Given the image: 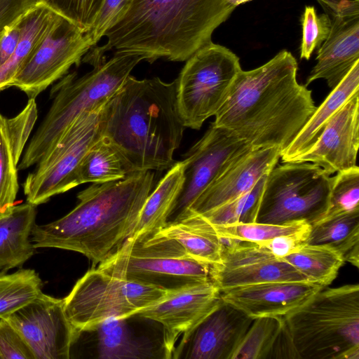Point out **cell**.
<instances>
[{
	"label": "cell",
	"mask_w": 359,
	"mask_h": 359,
	"mask_svg": "<svg viewBox=\"0 0 359 359\" xmlns=\"http://www.w3.org/2000/svg\"><path fill=\"white\" fill-rule=\"evenodd\" d=\"M297 62L286 50L236 76L212 126L252 149L291 143L315 111L311 90L297 79Z\"/></svg>",
	"instance_id": "1"
},
{
	"label": "cell",
	"mask_w": 359,
	"mask_h": 359,
	"mask_svg": "<svg viewBox=\"0 0 359 359\" xmlns=\"http://www.w3.org/2000/svg\"><path fill=\"white\" fill-rule=\"evenodd\" d=\"M235 8L225 0H130L105 32L107 43L92 48L83 60L95 66L114 49L143 55L150 62L185 61L211 42L215 29Z\"/></svg>",
	"instance_id": "2"
},
{
	"label": "cell",
	"mask_w": 359,
	"mask_h": 359,
	"mask_svg": "<svg viewBox=\"0 0 359 359\" xmlns=\"http://www.w3.org/2000/svg\"><path fill=\"white\" fill-rule=\"evenodd\" d=\"M154 171L134 172L121 180L93 184L77 195L76 206L62 217L35 224L36 248H58L87 257L95 266L132 236L153 189Z\"/></svg>",
	"instance_id": "3"
},
{
	"label": "cell",
	"mask_w": 359,
	"mask_h": 359,
	"mask_svg": "<svg viewBox=\"0 0 359 359\" xmlns=\"http://www.w3.org/2000/svg\"><path fill=\"white\" fill-rule=\"evenodd\" d=\"M177 81L129 76L105 103L102 136L115 144L134 172L169 169L185 126L176 97Z\"/></svg>",
	"instance_id": "4"
},
{
	"label": "cell",
	"mask_w": 359,
	"mask_h": 359,
	"mask_svg": "<svg viewBox=\"0 0 359 359\" xmlns=\"http://www.w3.org/2000/svg\"><path fill=\"white\" fill-rule=\"evenodd\" d=\"M299 358L359 359V285L323 288L284 318Z\"/></svg>",
	"instance_id": "5"
},
{
	"label": "cell",
	"mask_w": 359,
	"mask_h": 359,
	"mask_svg": "<svg viewBox=\"0 0 359 359\" xmlns=\"http://www.w3.org/2000/svg\"><path fill=\"white\" fill-rule=\"evenodd\" d=\"M143 60L146 57L139 53L116 52L80 78L75 73L64 77L54 88L52 104L22 154L18 170L36 165L79 115L112 97Z\"/></svg>",
	"instance_id": "6"
},
{
	"label": "cell",
	"mask_w": 359,
	"mask_h": 359,
	"mask_svg": "<svg viewBox=\"0 0 359 359\" xmlns=\"http://www.w3.org/2000/svg\"><path fill=\"white\" fill-rule=\"evenodd\" d=\"M97 269L123 279L178 290L210 280V266L158 230L128 238Z\"/></svg>",
	"instance_id": "7"
},
{
	"label": "cell",
	"mask_w": 359,
	"mask_h": 359,
	"mask_svg": "<svg viewBox=\"0 0 359 359\" xmlns=\"http://www.w3.org/2000/svg\"><path fill=\"white\" fill-rule=\"evenodd\" d=\"M173 291L92 269L63 299L64 310L78 332L109 318L133 315L164 299Z\"/></svg>",
	"instance_id": "8"
},
{
	"label": "cell",
	"mask_w": 359,
	"mask_h": 359,
	"mask_svg": "<svg viewBox=\"0 0 359 359\" xmlns=\"http://www.w3.org/2000/svg\"><path fill=\"white\" fill-rule=\"evenodd\" d=\"M284 163L266 175L255 222L305 220L312 225L327 208L332 177L311 163Z\"/></svg>",
	"instance_id": "9"
},
{
	"label": "cell",
	"mask_w": 359,
	"mask_h": 359,
	"mask_svg": "<svg viewBox=\"0 0 359 359\" xmlns=\"http://www.w3.org/2000/svg\"><path fill=\"white\" fill-rule=\"evenodd\" d=\"M241 69L236 54L212 41L187 60L176 79L177 109L185 128L199 130L216 114Z\"/></svg>",
	"instance_id": "10"
},
{
	"label": "cell",
	"mask_w": 359,
	"mask_h": 359,
	"mask_svg": "<svg viewBox=\"0 0 359 359\" xmlns=\"http://www.w3.org/2000/svg\"><path fill=\"white\" fill-rule=\"evenodd\" d=\"M106 102L79 115L42 156L23 183L27 202L37 206L78 186L80 163L102 135L101 121Z\"/></svg>",
	"instance_id": "11"
},
{
	"label": "cell",
	"mask_w": 359,
	"mask_h": 359,
	"mask_svg": "<svg viewBox=\"0 0 359 359\" xmlns=\"http://www.w3.org/2000/svg\"><path fill=\"white\" fill-rule=\"evenodd\" d=\"M92 48L86 34L57 14L48 33L15 77L12 86L35 99Z\"/></svg>",
	"instance_id": "12"
},
{
	"label": "cell",
	"mask_w": 359,
	"mask_h": 359,
	"mask_svg": "<svg viewBox=\"0 0 359 359\" xmlns=\"http://www.w3.org/2000/svg\"><path fill=\"white\" fill-rule=\"evenodd\" d=\"M250 149L226 130L211 125L184 155V181L166 223L184 218L211 183L236 158Z\"/></svg>",
	"instance_id": "13"
},
{
	"label": "cell",
	"mask_w": 359,
	"mask_h": 359,
	"mask_svg": "<svg viewBox=\"0 0 359 359\" xmlns=\"http://www.w3.org/2000/svg\"><path fill=\"white\" fill-rule=\"evenodd\" d=\"M18 332L34 359H69L76 332L67 318L63 299L42 293L5 318Z\"/></svg>",
	"instance_id": "14"
},
{
	"label": "cell",
	"mask_w": 359,
	"mask_h": 359,
	"mask_svg": "<svg viewBox=\"0 0 359 359\" xmlns=\"http://www.w3.org/2000/svg\"><path fill=\"white\" fill-rule=\"evenodd\" d=\"M219 263L210 269L211 280L221 291L273 281H309L292 266L260 245L223 239Z\"/></svg>",
	"instance_id": "15"
},
{
	"label": "cell",
	"mask_w": 359,
	"mask_h": 359,
	"mask_svg": "<svg viewBox=\"0 0 359 359\" xmlns=\"http://www.w3.org/2000/svg\"><path fill=\"white\" fill-rule=\"evenodd\" d=\"M220 302V290L210 280L175 290L164 299L135 313L162 326L167 358H172L177 341L180 338L179 344L184 341Z\"/></svg>",
	"instance_id": "16"
},
{
	"label": "cell",
	"mask_w": 359,
	"mask_h": 359,
	"mask_svg": "<svg viewBox=\"0 0 359 359\" xmlns=\"http://www.w3.org/2000/svg\"><path fill=\"white\" fill-rule=\"evenodd\" d=\"M253 319L221 302L175 348L172 358L231 359Z\"/></svg>",
	"instance_id": "17"
},
{
	"label": "cell",
	"mask_w": 359,
	"mask_h": 359,
	"mask_svg": "<svg viewBox=\"0 0 359 359\" xmlns=\"http://www.w3.org/2000/svg\"><path fill=\"white\" fill-rule=\"evenodd\" d=\"M358 146L359 95H355L330 120L316 142L290 162L311 163L331 175L357 165Z\"/></svg>",
	"instance_id": "18"
},
{
	"label": "cell",
	"mask_w": 359,
	"mask_h": 359,
	"mask_svg": "<svg viewBox=\"0 0 359 359\" xmlns=\"http://www.w3.org/2000/svg\"><path fill=\"white\" fill-rule=\"evenodd\" d=\"M323 288L310 281H273L227 289L220 292V297L252 319L285 318Z\"/></svg>",
	"instance_id": "19"
},
{
	"label": "cell",
	"mask_w": 359,
	"mask_h": 359,
	"mask_svg": "<svg viewBox=\"0 0 359 359\" xmlns=\"http://www.w3.org/2000/svg\"><path fill=\"white\" fill-rule=\"evenodd\" d=\"M132 319L133 315L107 318L76 332L74 342L82 341L90 358H168L163 342L136 330Z\"/></svg>",
	"instance_id": "20"
},
{
	"label": "cell",
	"mask_w": 359,
	"mask_h": 359,
	"mask_svg": "<svg viewBox=\"0 0 359 359\" xmlns=\"http://www.w3.org/2000/svg\"><path fill=\"white\" fill-rule=\"evenodd\" d=\"M280 154L276 147L250 149L242 154L201 194L185 217L203 215L247 193L276 165Z\"/></svg>",
	"instance_id": "21"
},
{
	"label": "cell",
	"mask_w": 359,
	"mask_h": 359,
	"mask_svg": "<svg viewBox=\"0 0 359 359\" xmlns=\"http://www.w3.org/2000/svg\"><path fill=\"white\" fill-rule=\"evenodd\" d=\"M330 32L318 50L305 86L323 79L333 89L359 61V13L333 14Z\"/></svg>",
	"instance_id": "22"
},
{
	"label": "cell",
	"mask_w": 359,
	"mask_h": 359,
	"mask_svg": "<svg viewBox=\"0 0 359 359\" xmlns=\"http://www.w3.org/2000/svg\"><path fill=\"white\" fill-rule=\"evenodd\" d=\"M38 117L35 99L13 118L0 114V218L13 210L18 195V164Z\"/></svg>",
	"instance_id": "23"
},
{
	"label": "cell",
	"mask_w": 359,
	"mask_h": 359,
	"mask_svg": "<svg viewBox=\"0 0 359 359\" xmlns=\"http://www.w3.org/2000/svg\"><path fill=\"white\" fill-rule=\"evenodd\" d=\"M355 95H359V61L332 90L322 104L316 108L297 136L281 152L282 162H290L306 151L316 142L334 115Z\"/></svg>",
	"instance_id": "24"
},
{
	"label": "cell",
	"mask_w": 359,
	"mask_h": 359,
	"mask_svg": "<svg viewBox=\"0 0 359 359\" xmlns=\"http://www.w3.org/2000/svg\"><path fill=\"white\" fill-rule=\"evenodd\" d=\"M36 207L28 202L15 205L0 218V271L20 267L34 255L31 235L36 224Z\"/></svg>",
	"instance_id": "25"
},
{
	"label": "cell",
	"mask_w": 359,
	"mask_h": 359,
	"mask_svg": "<svg viewBox=\"0 0 359 359\" xmlns=\"http://www.w3.org/2000/svg\"><path fill=\"white\" fill-rule=\"evenodd\" d=\"M174 239L194 258L210 266L221 259L223 240L214 226L198 214H189L182 219L166 223L157 229Z\"/></svg>",
	"instance_id": "26"
},
{
	"label": "cell",
	"mask_w": 359,
	"mask_h": 359,
	"mask_svg": "<svg viewBox=\"0 0 359 359\" xmlns=\"http://www.w3.org/2000/svg\"><path fill=\"white\" fill-rule=\"evenodd\" d=\"M58 13L38 3L20 18V34L10 58L0 67V91L11 87L13 81L39 46Z\"/></svg>",
	"instance_id": "27"
},
{
	"label": "cell",
	"mask_w": 359,
	"mask_h": 359,
	"mask_svg": "<svg viewBox=\"0 0 359 359\" xmlns=\"http://www.w3.org/2000/svg\"><path fill=\"white\" fill-rule=\"evenodd\" d=\"M134 170L121 149L101 136L86 151L77 172L78 185L121 180Z\"/></svg>",
	"instance_id": "28"
},
{
	"label": "cell",
	"mask_w": 359,
	"mask_h": 359,
	"mask_svg": "<svg viewBox=\"0 0 359 359\" xmlns=\"http://www.w3.org/2000/svg\"><path fill=\"white\" fill-rule=\"evenodd\" d=\"M184 181V163L175 162L148 196L131 237L164 226Z\"/></svg>",
	"instance_id": "29"
},
{
	"label": "cell",
	"mask_w": 359,
	"mask_h": 359,
	"mask_svg": "<svg viewBox=\"0 0 359 359\" xmlns=\"http://www.w3.org/2000/svg\"><path fill=\"white\" fill-rule=\"evenodd\" d=\"M306 243L328 245L342 255L345 262L359 266V211L311 225Z\"/></svg>",
	"instance_id": "30"
},
{
	"label": "cell",
	"mask_w": 359,
	"mask_h": 359,
	"mask_svg": "<svg viewBox=\"0 0 359 359\" xmlns=\"http://www.w3.org/2000/svg\"><path fill=\"white\" fill-rule=\"evenodd\" d=\"M281 259L303 274L309 281L324 287L332 283L345 262L340 252L333 247L306 243Z\"/></svg>",
	"instance_id": "31"
},
{
	"label": "cell",
	"mask_w": 359,
	"mask_h": 359,
	"mask_svg": "<svg viewBox=\"0 0 359 359\" xmlns=\"http://www.w3.org/2000/svg\"><path fill=\"white\" fill-rule=\"evenodd\" d=\"M43 283L32 269L8 273L0 271V318H5L27 305L42 292Z\"/></svg>",
	"instance_id": "32"
},
{
	"label": "cell",
	"mask_w": 359,
	"mask_h": 359,
	"mask_svg": "<svg viewBox=\"0 0 359 359\" xmlns=\"http://www.w3.org/2000/svg\"><path fill=\"white\" fill-rule=\"evenodd\" d=\"M213 225V224H212ZM223 239L260 244L280 236L309 235L311 225L305 220L274 224L260 222L213 225Z\"/></svg>",
	"instance_id": "33"
},
{
	"label": "cell",
	"mask_w": 359,
	"mask_h": 359,
	"mask_svg": "<svg viewBox=\"0 0 359 359\" xmlns=\"http://www.w3.org/2000/svg\"><path fill=\"white\" fill-rule=\"evenodd\" d=\"M284 323L285 318L283 317L253 319L231 359H269Z\"/></svg>",
	"instance_id": "34"
},
{
	"label": "cell",
	"mask_w": 359,
	"mask_h": 359,
	"mask_svg": "<svg viewBox=\"0 0 359 359\" xmlns=\"http://www.w3.org/2000/svg\"><path fill=\"white\" fill-rule=\"evenodd\" d=\"M359 211V168L339 171L332 177V185L327 208L314 224ZM312 224V225H313Z\"/></svg>",
	"instance_id": "35"
},
{
	"label": "cell",
	"mask_w": 359,
	"mask_h": 359,
	"mask_svg": "<svg viewBox=\"0 0 359 359\" xmlns=\"http://www.w3.org/2000/svg\"><path fill=\"white\" fill-rule=\"evenodd\" d=\"M266 175L247 193L201 215L213 225L255 222Z\"/></svg>",
	"instance_id": "36"
},
{
	"label": "cell",
	"mask_w": 359,
	"mask_h": 359,
	"mask_svg": "<svg viewBox=\"0 0 359 359\" xmlns=\"http://www.w3.org/2000/svg\"><path fill=\"white\" fill-rule=\"evenodd\" d=\"M84 33L92 27L104 0H39Z\"/></svg>",
	"instance_id": "37"
},
{
	"label": "cell",
	"mask_w": 359,
	"mask_h": 359,
	"mask_svg": "<svg viewBox=\"0 0 359 359\" xmlns=\"http://www.w3.org/2000/svg\"><path fill=\"white\" fill-rule=\"evenodd\" d=\"M302 26L300 58L309 60L313 50L326 39L330 29V19L325 13L318 15L313 6H306L302 17Z\"/></svg>",
	"instance_id": "38"
},
{
	"label": "cell",
	"mask_w": 359,
	"mask_h": 359,
	"mask_svg": "<svg viewBox=\"0 0 359 359\" xmlns=\"http://www.w3.org/2000/svg\"><path fill=\"white\" fill-rule=\"evenodd\" d=\"M130 2V0H104L92 27L86 33L92 48L123 15Z\"/></svg>",
	"instance_id": "39"
},
{
	"label": "cell",
	"mask_w": 359,
	"mask_h": 359,
	"mask_svg": "<svg viewBox=\"0 0 359 359\" xmlns=\"http://www.w3.org/2000/svg\"><path fill=\"white\" fill-rule=\"evenodd\" d=\"M0 359H34L18 332L3 318H0Z\"/></svg>",
	"instance_id": "40"
},
{
	"label": "cell",
	"mask_w": 359,
	"mask_h": 359,
	"mask_svg": "<svg viewBox=\"0 0 359 359\" xmlns=\"http://www.w3.org/2000/svg\"><path fill=\"white\" fill-rule=\"evenodd\" d=\"M38 3L39 0H0V32Z\"/></svg>",
	"instance_id": "41"
},
{
	"label": "cell",
	"mask_w": 359,
	"mask_h": 359,
	"mask_svg": "<svg viewBox=\"0 0 359 359\" xmlns=\"http://www.w3.org/2000/svg\"><path fill=\"white\" fill-rule=\"evenodd\" d=\"M308 236L306 234L280 236L258 245L265 247L274 255L282 258L305 243Z\"/></svg>",
	"instance_id": "42"
},
{
	"label": "cell",
	"mask_w": 359,
	"mask_h": 359,
	"mask_svg": "<svg viewBox=\"0 0 359 359\" xmlns=\"http://www.w3.org/2000/svg\"><path fill=\"white\" fill-rule=\"evenodd\" d=\"M20 34V18L0 32V67L13 54Z\"/></svg>",
	"instance_id": "43"
},
{
	"label": "cell",
	"mask_w": 359,
	"mask_h": 359,
	"mask_svg": "<svg viewBox=\"0 0 359 359\" xmlns=\"http://www.w3.org/2000/svg\"><path fill=\"white\" fill-rule=\"evenodd\" d=\"M226 2H228L231 6L236 7L243 3L252 1V0H225Z\"/></svg>",
	"instance_id": "44"
}]
</instances>
